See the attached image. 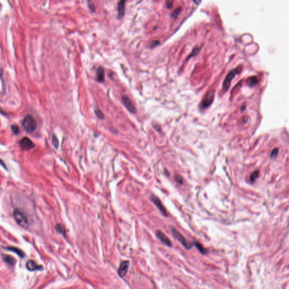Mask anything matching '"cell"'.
<instances>
[{
    "mask_svg": "<svg viewBox=\"0 0 289 289\" xmlns=\"http://www.w3.org/2000/svg\"><path fill=\"white\" fill-rule=\"evenodd\" d=\"M13 215L17 224L23 228H27L28 226V222L24 214L18 209H15L14 211Z\"/></svg>",
    "mask_w": 289,
    "mask_h": 289,
    "instance_id": "6da1fadb",
    "label": "cell"
},
{
    "mask_svg": "<svg viewBox=\"0 0 289 289\" xmlns=\"http://www.w3.org/2000/svg\"><path fill=\"white\" fill-rule=\"evenodd\" d=\"M241 71V67H238L235 68V69L232 70L231 72H229V74L227 75V76L225 77V80L223 82L222 84V90L224 92L228 91L229 87L231 86V81L233 79V78L239 74Z\"/></svg>",
    "mask_w": 289,
    "mask_h": 289,
    "instance_id": "7a4b0ae2",
    "label": "cell"
},
{
    "mask_svg": "<svg viewBox=\"0 0 289 289\" xmlns=\"http://www.w3.org/2000/svg\"><path fill=\"white\" fill-rule=\"evenodd\" d=\"M22 126L25 131L28 133H32L36 128V122L32 116L27 115L23 119Z\"/></svg>",
    "mask_w": 289,
    "mask_h": 289,
    "instance_id": "3957f363",
    "label": "cell"
},
{
    "mask_svg": "<svg viewBox=\"0 0 289 289\" xmlns=\"http://www.w3.org/2000/svg\"><path fill=\"white\" fill-rule=\"evenodd\" d=\"M215 96V92L214 90H210L206 94V96L202 100V102L201 103L200 107L203 109H205L208 108L209 106L212 104V102L214 99Z\"/></svg>",
    "mask_w": 289,
    "mask_h": 289,
    "instance_id": "277c9868",
    "label": "cell"
},
{
    "mask_svg": "<svg viewBox=\"0 0 289 289\" xmlns=\"http://www.w3.org/2000/svg\"><path fill=\"white\" fill-rule=\"evenodd\" d=\"M172 232L174 235V236L176 238L177 240L180 242L181 244H183L184 248H186V249H190L192 248V244H190L188 241H186V239L183 237V235L180 234L179 231H177L176 229L174 228H171Z\"/></svg>",
    "mask_w": 289,
    "mask_h": 289,
    "instance_id": "5b68a950",
    "label": "cell"
},
{
    "mask_svg": "<svg viewBox=\"0 0 289 289\" xmlns=\"http://www.w3.org/2000/svg\"><path fill=\"white\" fill-rule=\"evenodd\" d=\"M122 101L123 104L125 106L126 109L128 110L130 113H132V114H135L136 113V109L135 107V105H133L132 101L129 97L126 96H123Z\"/></svg>",
    "mask_w": 289,
    "mask_h": 289,
    "instance_id": "8992f818",
    "label": "cell"
},
{
    "mask_svg": "<svg viewBox=\"0 0 289 289\" xmlns=\"http://www.w3.org/2000/svg\"><path fill=\"white\" fill-rule=\"evenodd\" d=\"M19 145L20 148L24 150H29L35 147L34 144L28 137H24L20 141Z\"/></svg>",
    "mask_w": 289,
    "mask_h": 289,
    "instance_id": "52a82bcc",
    "label": "cell"
},
{
    "mask_svg": "<svg viewBox=\"0 0 289 289\" xmlns=\"http://www.w3.org/2000/svg\"><path fill=\"white\" fill-rule=\"evenodd\" d=\"M151 201L154 203L155 205L157 206V209H159V211H161V213L165 216H167L168 214H167V210H166V208L164 207V206L163 205V204L161 202L160 199H159L157 196H155L154 195H153L151 196Z\"/></svg>",
    "mask_w": 289,
    "mask_h": 289,
    "instance_id": "ba28073f",
    "label": "cell"
},
{
    "mask_svg": "<svg viewBox=\"0 0 289 289\" xmlns=\"http://www.w3.org/2000/svg\"><path fill=\"white\" fill-rule=\"evenodd\" d=\"M129 265V261L128 260H125L122 261L119 266L118 273L120 277H124L128 272Z\"/></svg>",
    "mask_w": 289,
    "mask_h": 289,
    "instance_id": "9c48e42d",
    "label": "cell"
},
{
    "mask_svg": "<svg viewBox=\"0 0 289 289\" xmlns=\"http://www.w3.org/2000/svg\"><path fill=\"white\" fill-rule=\"evenodd\" d=\"M156 235L163 244H166L168 246H170V247L172 246V242L170 241V239L167 237L162 231H157L156 232Z\"/></svg>",
    "mask_w": 289,
    "mask_h": 289,
    "instance_id": "30bf717a",
    "label": "cell"
},
{
    "mask_svg": "<svg viewBox=\"0 0 289 289\" xmlns=\"http://www.w3.org/2000/svg\"><path fill=\"white\" fill-rule=\"evenodd\" d=\"M127 0H119L118 6V19H121L124 16L125 13V4Z\"/></svg>",
    "mask_w": 289,
    "mask_h": 289,
    "instance_id": "8fae6325",
    "label": "cell"
},
{
    "mask_svg": "<svg viewBox=\"0 0 289 289\" xmlns=\"http://www.w3.org/2000/svg\"><path fill=\"white\" fill-rule=\"evenodd\" d=\"M97 80L100 83H103L105 81V70L103 67H100L98 68L96 71Z\"/></svg>",
    "mask_w": 289,
    "mask_h": 289,
    "instance_id": "7c38bea8",
    "label": "cell"
},
{
    "mask_svg": "<svg viewBox=\"0 0 289 289\" xmlns=\"http://www.w3.org/2000/svg\"><path fill=\"white\" fill-rule=\"evenodd\" d=\"M27 268L29 270L33 271L36 270H39L41 268V266H39L33 260H29L26 264Z\"/></svg>",
    "mask_w": 289,
    "mask_h": 289,
    "instance_id": "4fadbf2b",
    "label": "cell"
},
{
    "mask_svg": "<svg viewBox=\"0 0 289 289\" xmlns=\"http://www.w3.org/2000/svg\"><path fill=\"white\" fill-rule=\"evenodd\" d=\"M193 244L197 248V249L203 254H207L208 252V250L205 248L203 246L202 244H201L200 243H199L198 242H196V241H194L193 242Z\"/></svg>",
    "mask_w": 289,
    "mask_h": 289,
    "instance_id": "5bb4252c",
    "label": "cell"
},
{
    "mask_svg": "<svg viewBox=\"0 0 289 289\" xmlns=\"http://www.w3.org/2000/svg\"><path fill=\"white\" fill-rule=\"evenodd\" d=\"M248 84L250 87H254L258 83V79L256 76H251L248 79Z\"/></svg>",
    "mask_w": 289,
    "mask_h": 289,
    "instance_id": "9a60e30c",
    "label": "cell"
},
{
    "mask_svg": "<svg viewBox=\"0 0 289 289\" xmlns=\"http://www.w3.org/2000/svg\"><path fill=\"white\" fill-rule=\"evenodd\" d=\"M7 250L15 252L17 255H18L20 257H24V254L23 253L22 251L20 250L17 248H10H10H7Z\"/></svg>",
    "mask_w": 289,
    "mask_h": 289,
    "instance_id": "2e32d148",
    "label": "cell"
},
{
    "mask_svg": "<svg viewBox=\"0 0 289 289\" xmlns=\"http://www.w3.org/2000/svg\"><path fill=\"white\" fill-rule=\"evenodd\" d=\"M3 260H5L7 263L11 265H13L15 262V260L11 256L9 255H5L3 257Z\"/></svg>",
    "mask_w": 289,
    "mask_h": 289,
    "instance_id": "e0dca14e",
    "label": "cell"
},
{
    "mask_svg": "<svg viewBox=\"0 0 289 289\" xmlns=\"http://www.w3.org/2000/svg\"><path fill=\"white\" fill-rule=\"evenodd\" d=\"M259 170H255L252 174H251L250 180L252 183H254L255 181L257 180V177L259 176Z\"/></svg>",
    "mask_w": 289,
    "mask_h": 289,
    "instance_id": "ac0fdd59",
    "label": "cell"
},
{
    "mask_svg": "<svg viewBox=\"0 0 289 289\" xmlns=\"http://www.w3.org/2000/svg\"><path fill=\"white\" fill-rule=\"evenodd\" d=\"M55 228H56V230H57V231H58V233H61L63 235H65V231H64V228L61 224H57V225H56Z\"/></svg>",
    "mask_w": 289,
    "mask_h": 289,
    "instance_id": "d6986e66",
    "label": "cell"
},
{
    "mask_svg": "<svg viewBox=\"0 0 289 289\" xmlns=\"http://www.w3.org/2000/svg\"><path fill=\"white\" fill-rule=\"evenodd\" d=\"M52 144H53V146H54L55 149H58V147H59V141H58L57 137L54 135L53 136V137H52Z\"/></svg>",
    "mask_w": 289,
    "mask_h": 289,
    "instance_id": "ffe728a7",
    "label": "cell"
},
{
    "mask_svg": "<svg viewBox=\"0 0 289 289\" xmlns=\"http://www.w3.org/2000/svg\"><path fill=\"white\" fill-rule=\"evenodd\" d=\"M200 50H201V48H196L194 49L193 51H192V52L191 53V54L188 56V57L187 58V59H186V60H188L189 58H192V57H193L194 56L196 55L199 53Z\"/></svg>",
    "mask_w": 289,
    "mask_h": 289,
    "instance_id": "44dd1931",
    "label": "cell"
},
{
    "mask_svg": "<svg viewBox=\"0 0 289 289\" xmlns=\"http://www.w3.org/2000/svg\"><path fill=\"white\" fill-rule=\"evenodd\" d=\"M95 114H96L97 116L100 119H104V118H105V116H104L103 113L99 109H95Z\"/></svg>",
    "mask_w": 289,
    "mask_h": 289,
    "instance_id": "7402d4cb",
    "label": "cell"
},
{
    "mask_svg": "<svg viewBox=\"0 0 289 289\" xmlns=\"http://www.w3.org/2000/svg\"><path fill=\"white\" fill-rule=\"evenodd\" d=\"M181 7H179L177 8V9L175 10L173 13H172L171 14V16L174 18H176L177 16H179V15L180 14V13H181Z\"/></svg>",
    "mask_w": 289,
    "mask_h": 289,
    "instance_id": "603a6c76",
    "label": "cell"
},
{
    "mask_svg": "<svg viewBox=\"0 0 289 289\" xmlns=\"http://www.w3.org/2000/svg\"><path fill=\"white\" fill-rule=\"evenodd\" d=\"M278 151H279V150H278V148H274L271 152L270 157L271 158H275V157H276L277 155H278Z\"/></svg>",
    "mask_w": 289,
    "mask_h": 289,
    "instance_id": "cb8c5ba5",
    "label": "cell"
},
{
    "mask_svg": "<svg viewBox=\"0 0 289 289\" xmlns=\"http://www.w3.org/2000/svg\"><path fill=\"white\" fill-rule=\"evenodd\" d=\"M11 128H12L13 132H14V133L15 135H18L19 133V127L17 125H13L11 127Z\"/></svg>",
    "mask_w": 289,
    "mask_h": 289,
    "instance_id": "d4e9b609",
    "label": "cell"
},
{
    "mask_svg": "<svg viewBox=\"0 0 289 289\" xmlns=\"http://www.w3.org/2000/svg\"><path fill=\"white\" fill-rule=\"evenodd\" d=\"M175 180L179 184H183V179L180 175H176L175 176Z\"/></svg>",
    "mask_w": 289,
    "mask_h": 289,
    "instance_id": "484cf974",
    "label": "cell"
},
{
    "mask_svg": "<svg viewBox=\"0 0 289 289\" xmlns=\"http://www.w3.org/2000/svg\"><path fill=\"white\" fill-rule=\"evenodd\" d=\"M88 6L90 10L92 11H95V7H94L93 2L91 0H88Z\"/></svg>",
    "mask_w": 289,
    "mask_h": 289,
    "instance_id": "4316f807",
    "label": "cell"
},
{
    "mask_svg": "<svg viewBox=\"0 0 289 289\" xmlns=\"http://www.w3.org/2000/svg\"><path fill=\"white\" fill-rule=\"evenodd\" d=\"M167 6L168 8H171L172 7V4H173V1L171 0H168L167 1Z\"/></svg>",
    "mask_w": 289,
    "mask_h": 289,
    "instance_id": "83f0119b",
    "label": "cell"
},
{
    "mask_svg": "<svg viewBox=\"0 0 289 289\" xmlns=\"http://www.w3.org/2000/svg\"><path fill=\"white\" fill-rule=\"evenodd\" d=\"M160 44V42L158 41H153L151 42V48H154L155 46H157V45H159Z\"/></svg>",
    "mask_w": 289,
    "mask_h": 289,
    "instance_id": "f1b7e54d",
    "label": "cell"
},
{
    "mask_svg": "<svg viewBox=\"0 0 289 289\" xmlns=\"http://www.w3.org/2000/svg\"><path fill=\"white\" fill-rule=\"evenodd\" d=\"M193 1H194V2L196 3V4L197 5H199V4L201 3L202 0H193Z\"/></svg>",
    "mask_w": 289,
    "mask_h": 289,
    "instance_id": "f546056e",
    "label": "cell"
}]
</instances>
